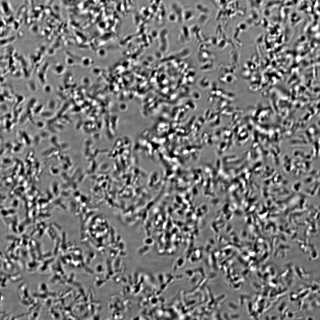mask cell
<instances>
[{
  "label": "cell",
  "instance_id": "obj_1",
  "mask_svg": "<svg viewBox=\"0 0 320 320\" xmlns=\"http://www.w3.org/2000/svg\"><path fill=\"white\" fill-rule=\"evenodd\" d=\"M65 67L61 64L57 63L53 68L54 72L57 75H60L63 74L65 71Z\"/></svg>",
  "mask_w": 320,
  "mask_h": 320
}]
</instances>
